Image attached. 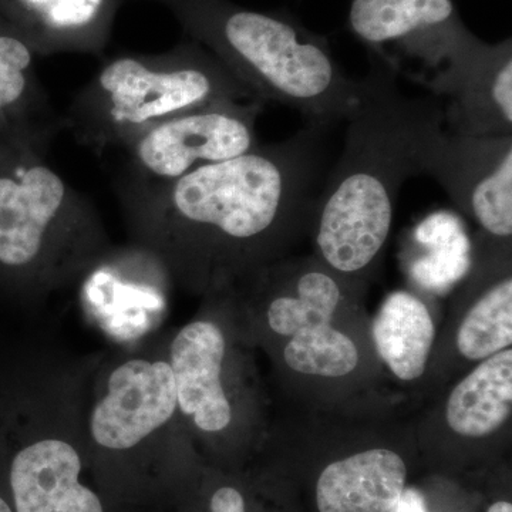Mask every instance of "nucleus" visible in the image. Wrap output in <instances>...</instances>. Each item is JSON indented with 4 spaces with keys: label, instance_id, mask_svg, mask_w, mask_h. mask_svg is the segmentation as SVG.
I'll return each instance as SVG.
<instances>
[{
    "label": "nucleus",
    "instance_id": "10",
    "mask_svg": "<svg viewBox=\"0 0 512 512\" xmlns=\"http://www.w3.org/2000/svg\"><path fill=\"white\" fill-rule=\"evenodd\" d=\"M177 389L165 362L130 360L111 373L109 393L92 416L93 439L111 450H126L171 419Z\"/></svg>",
    "mask_w": 512,
    "mask_h": 512
},
{
    "label": "nucleus",
    "instance_id": "6",
    "mask_svg": "<svg viewBox=\"0 0 512 512\" xmlns=\"http://www.w3.org/2000/svg\"><path fill=\"white\" fill-rule=\"evenodd\" d=\"M264 106L227 101L158 124L121 148L127 163L114 187H160L204 165L249 153L261 144L256 123Z\"/></svg>",
    "mask_w": 512,
    "mask_h": 512
},
{
    "label": "nucleus",
    "instance_id": "2",
    "mask_svg": "<svg viewBox=\"0 0 512 512\" xmlns=\"http://www.w3.org/2000/svg\"><path fill=\"white\" fill-rule=\"evenodd\" d=\"M345 120V146L316 197L312 221L323 264L353 276L382 255L400 191L421 175L424 150L444 127L443 106L404 96L397 74L372 57Z\"/></svg>",
    "mask_w": 512,
    "mask_h": 512
},
{
    "label": "nucleus",
    "instance_id": "16",
    "mask_svg": "<svg viewBox=\"0 0 512 512\" xmlns=\"http://www.w3.org/2000/svg\"><path fill=\"white\" fill-rule=\"evenodd\" d=\"M512 410V350L487 357L454 387L446 417L454 433L470 439L490 436L510 419Z\"/></svg>",
    "mask_w": 512,
    "mask_h": 512
},
{
    "label": "nucleus",
    "instance_id": "7",
    "mask_svg": "<svg viewBox=\"0 0 512 512\" xmlns=\"http://www.w3.org/2000/svg\"><path fill=\"white\" fill-rule=\"evenodd\" d=\"M348 25L373 59L419 84L476 36L454 0H352Z\"/></svg>",
    "mask_w": 512,
    "mask_h": 512
},
{
    "label": "nucleus",
    "instance_id": "9",
    "mask_svg": "<svg viewBox=\"0 0 512 512\" xmlns=\"http://www.w3.org/2000/svg\"><path fill=\"white\" fill-rule=\"evenodd\" d=\"M444 97V128L473 137L512 136V40L474 36L440 72L421 84Z\"/></svg>",
    "mask_w": 512,
    "mask_h": 512
},
{
    "label": "nucleus",
    "instance_id": "17",
    "mask_svg": "<svg viewBox=\"0 0 512 512\" xmlns=\"http://www.w3.org/2000/svg\"><path fill=\"white\" fill-rule=\"evenodd\" d=\"M373 339L379 356L404 382L419 379L436 338L427 306L412 293H390L373 320Z\"/></svg>",
    "mask_w": 512,
    "mask_h": 512
},
{
    "label": "nucleus",
    "instance_id": "14",
    "mask_svg": "<svg viewBox=\"0 0 512 512\" xmlns=\"http://www.w3.org/2000/svg\"><path fill=\"white\" fill-rule=\"evenodd\" d=\"M80 470L79 454L64 441L23 448L10 468L16 512H103L99 497L79 483Z\"/></svg>",
    "mask_w": 512,
    "mask_h": 512
},
{
    "label": "nucleus",
    "instance_id": "22",
    "mask_svg": "<svg viewBox=\"0 0 512 512\" xmlns=\"http://www.w3.org/2000/svg\"><path fill=\"white\" fill-rule=\"evenodd\" d=\"M389 512H427L424 507V498L421 497L419 491L404 490L402 497L399 498L394 507Z\"/></svg>",
    "mask_w": 512,
    "mask_h": 512
},
{
    "label": "nucleus",
    "instance_id": "13",
    "mask_svg": "<svg viewBox=\"0 0 512 512\" xmlns=\"http://www.w3.org/2000/svg\"><path fill=\"white\" fill-rule=\"evenodd\" d=\"M225 339L211 322L185 326L171 345L177 404L181 412L194 417L201 430H224L231 421V404L221 383Z\"/></svg>",
    "mask_w": 512,
    "mask_h": 512
},
{
    "label": "nucleus",
    "instance_id": "15",
    "mask_svg": "<svg viewBox=\"0 0 512 512\" xmlns=\"http://www.w3.org/2000/svg\"><path fill=\"white\" fill-rule=\"evenodd\" d=\"M399 454L373 448L330 464L316 485L319 512H389L406 484Z\"/></svg>",
    "mask_w": 512,
    "mask_h": 512
},
{
    "label": "nucleus",
    "instance_id": "18",
    "mask_svg": "<svg viewBox=\"0 0 512 512\" xmlns=\"http://www.w3.org/2000/svg\"><path fill=\"white\" fill-rule=\"evenodd\" d=\"M293 292L276 296L268 308V322L275 333L291 336L301 330L332 323L342 302L339 279L329 274L328 265H302L288 269Z\"/></svg>",
    "mask_w": 512,
    "mask_h": 512
},
{
    "label": "nucleus",
    "instance_id": "8",
    "mask_svg": "<svg viewBox=\"0 0 512 512\" xmlns=\"http://www.w3.org/2000/svg\"><path fill=\"white\" fill-rule=\"evenodd\" d=\"M429 175L458 210L495 241L512 235V136L473 137L441 127L421 157Z\"/></svg>",
    "mask_w": 512,
    "mask_h": 512
},
{
    "label": "nucleus",
    "instance_id": "21",
    "mask_svg": "<svg viewBox=\"0 0 512 512\" xmlns=\"http://www.w3.org/2000/svg\"><path fill=\"white\" fill-rule=\"evenodd\" d=\"M212 512H245L242 495L235 488H221L211 500Z\"/></svg>",
    "mask_w": 512,
    "mask_h": 512
},
{
    "label": "nucleus",
    "instance_id": "19",
    "mask_svg": "<svg viewBox=\"0 0 512 512\" xmlns=\"http://www.w3.org/2000/svg\"><path fill=\"white\" fill-rule=\"evenodd\" d=\"M512 345V279L498 276L468 309L457 332V348L468 360H484Z\"/></svg>",
    "mask_w": 512,
    "mask_h": 512
},
{
    "label": "nucleus",
    "instance_id": "12",
    "mask_svg": "<svg viewBox=\"0 0 512 512\" xmlns=\"http://www.w3.org/2000/svg\"><path fill=\"white\" fill-rule=\"evenodd\" d=\"M35 53L8 20L0 16V138L47 153L64 130L36 73Z\"/></svg>",
    "mask_w": 512,
    "mask_h": 512
},
{
    "label": "nucleus",
    "instance_id": "11",
    "mask_svg": "<svg viewBox=\"0 0 512 512\" xmlns=\"http://www.w3.org/2000/svg\"><path fill=\"white\" fill-rule=\"evenodd\" d=\"M121 0H0L8 20L35 56L82 53L101 57Z\"/></svg>",
    "mask_w": 512,
    "mask_h": 512
},
{
    "label": "nucleus",
    "instance_id": "4",
    "mask_svg": "<svg viewBox=\"0 0 512 512\" xmlns=\"http://www.w3.org/2000/svg\"><path fill=\"white\" fill-rule=\"evenodd\" d=\"M227 101H256L217 57L187 39L163 53H121L74 96L63 116L80 146L93 153L124 148L175 117Z\"/></svg>",
    "mask_w": 512,
    "mask_h": 512
},
{
    "label": "nucleus",
    "instance_id": "5",
    "mask_svg": "<svg viewBox=\"0 0 512 512\" xmlns=\"http://www.w3.org/2000/svg\"><path fill=\"white\" fill-rule=\"evenodd\" d=\"M47 153L0 138V274L28 276L56 244L86 238L92 205L57 173Z\"/></svg>",
    "mask_w": 512,
    "mask_h": 512
},
{
    "label": "nucleus",
    "instance_id": "23",
    "mask_svg": "<svg viewBox=\"0 0 512 512\" xmlns=\"http://www.w3.org/2000/svg\"><path fill=\"white\" fill-rule=\"evenodd\" d=\"M488 512H512V505L510 503H505V501H500V503L491 505Z\"/></svg>",
    "mask_w": 512,
    "mask_h": 512
},
{
    "label": "nucleus",
    "instance_id": "3",
    "mask_svg": "<svg viewBox=\"0 0 512 512\" xmlns=\"http://www.w3.org/2000/svg\"><path fill=\"white\" fill-rule=\"evenodd\" d=\"M163 6L188 39L217 57L259 103L299 111L308 124L332 127L355 106L359 80L340 66L329 40L284 10L245 8L232 0H144Z\"/></svg>",
    "mask_w": 512,
    "mask_h": 512
},
{
    "label": "nucleus",
    "instance_id": "20",
    "mask_svg": "<svg viewBox=\"0 0 512 512\" xmlns=\"http://www.w3.org/2000/svg\"><path fill=\"white\" fill-rule=\"evenodd\" d=\"M284 356L292 370L311 376H346L359 363L355 343L330 323L295 333L286 345Z\"/></svg>",
    "mask_w": 512,
    "mask_h": 512
},
{
    "label": "nucleus",
    "instance_id": "24",
    "mask_svg": "<svg viewBox=\"0 0 512 512\" xmlns=\"http://www.w3.org/2000/svg\"><path fill=\"white\" fill-rule=\"evenodd\" d=\"M0 512H12L9 505L6 504V501H3L2 498H0Z\"/></svg>",
    "mask_w": 512,
    "mask_h": 512
},
{
    "label": "nucleus",
    "instance_id": "1",
    "mask_svg": "<svg viewBox=\"0 0 512 512\" xmlns=\"http://www.w3.org/2000/svg\"><path fill=\"white\" fill-rule=\"evenodd\" d=\"M330 127L306 124L279 143L204 165L160 187H114L124 207L175 255L242 264L312 220Z\"/></svg>",
    "mask_w": 512,
    "mask_h": 512
}]
</instances>
